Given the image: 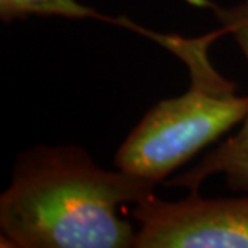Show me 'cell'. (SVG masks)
Segmentation results:
<instances>
[{"instance_id": "1", "label": "cell", "mask_w": 248, "mask_h": 248, "mask_svg": "<svg viewBox=\"0 0 248 248\" xmlns=\"http://www.w3.org/2000/svg\"><path fill=\"white\" fill-rule=\"evenodd\" d=\"M156 182L123 170H103L76 145H37L19 153L0 197L2 247L129 248L136 231L120 217Z\"/></svg>"}, {"instance_id": "2", "label": "cell", "mask_w": 248, "mask_h": 248, "mask_svg": "<svg viewBox=\"0 0 248 248\" xmlns=\"http://www.w3.org/2000/svg\"><path fill=\"white\" fill-rule=\"evenodd\" d=\"M131 26L181 58L190 76L187 91L153 105L115 155L118 170L160 184L244 123L248 115V95H237L235 84L211 63L210 47L224 36L221 28L200 37H182Z\"/></svg>"}, {"instance_id": "3", "label": "cell", "mask_w": 248, "mask_h": 248, "mask_svg": "<svg viewBox=\"0 0 248 248\" xmlns=\"http://www.w3.org/2000/svg\"><path fill=\"white\" fill-rule=\"evenodd\" d=\"M132 216L139 224L134 248H248V193L205 198L190 192L172 202L153 193Z\"/></svg>"}, {"instance_id": "4", "label": "cell", "mask_w": 248, "mask_h": 248, "mask_svg": "<svg viewBox=\"0 0 248 248\" xmlns=\"http://www.w3.org/2000/svg\"><path fill=\"white\" fill-rule=\"evenodd\" d=\"M188 2L197 7L202 5L215 15L224 34H229L239 46L248 66V0L231 7H221L211 0ZM215 176L224 177V184L229 190L248 193V115L234 136L222 140L210 153H206L198 165L171 177L168 186L198 192L203 182Z\"/></svg>"}, {"instance_id": "5", "label": "cell", "mask_w": 248, "mask_h": 248, "mask_svg": "<svg viewBox=\"0 0 248 248\" xmlns=\"http://www.w3.org/2000/svg\"><path fill=\"white\" fill-rule=\"evenodd\" d=\"M28 16H60L66 19L103 18L95 8L78 0H0V18L3 23Z\"/></svg>"}]
</instances>
